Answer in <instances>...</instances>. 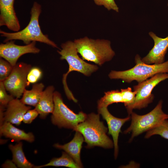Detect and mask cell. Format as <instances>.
<instances>
[{
    "label": "cell",
    "mask_w": 168,
    "mask_h": 168,
    "mask_svg": "<svg viewBox=\"0 0 168 168\" xmlns=\"http://www.w3.org/2000/svg\"><path fill=\"white\" fill-rule=\"evenodd\" d=\"M13 67L4 59L0 58V82H3L11 74Z\"/></svg>",
    "instance_id": "603a6c76"
},
{
    "label": "cell",
    "mask_w": 168,
    "mask_h": 168,
    "mask_svg": "<svg viewBox=\"0 0 168 168\" xmlns=\"http://www.w3.org/2000/svg\"><path fill=\"white\" fill-rule=\"evenodd\" d=\"M44 87L42 83H35L30 90H24L20 100L23 104L35 107L42 95Z\"/></svg>",
    "instance_id": "ac0fdd59"
},
{
    "label": "cell",
    "mask_w": 168,
    "mask_h": 168,
    "mask_svg": "<svg viewBox=\"0 0 168 168\" xmlns=\"http://www.w3.org/2000/svg\"><path fill=\"white\" fill-rule=\"evenodd\" d=\"M39 114V113L35 108L28 110L24 115L23 122L25 124H29L35 119Z\"/></svg>",
    "instance_id": "4316f807"
},
{
    "label": "cell",
    "mask_w": 168,
    "mask_h": 168,
    "mask_svg": "<svg viewBox=\"0 0 168 168\" xmlns=\"http://www.w3.org/2000/svg\"><path fill=\"white\" fill-rule=\"evenodd\" d=\"M95 4L99 6H103L108 10H113L119 12V8L114 0H93Z\"/></svg>",
    "instance_id": "484cf974"
},
{
    "label": "cell",
    "mask_w": 168,
    "mask_h": 168,
    "mask_svg": "<svg viewBox=\"0 0 168 168\" xmlns=\"http://www.w3.org/2000/svg\"><path fill=\"white\" fill-rule=\"evenodd\" d=\"M73 41L82 59L100 66L111 60L115 54L108 40H94L86 36Z\"/></svg>",
    "instance_id": "3957f363"
},
{
    "label": "cell",
    "mask_w": 168,
    "mask_h": 168,
    "mask_svg": "<svg viewBox=\"0 0 168 168\" xmlns=\"http://www.w3.org/2000/svg\"><path fill=\"white\" fill-rule=\"evenodd\" d=\"M42 72L38 67H32L29 71L27 76V86L30 83H35L41 78Z\"/></svg>",
    "instance_id": "cb8c5ba5"
},
{
    "label": "cell",
    "mask_w": 168,
    "mask_h": 168,
    "mask_svg": "<svg viewBox=\"0 0 168 168\" xmlns=\"http://www.w3.org/2000/svg\"><path fill=\"white\" fill-rule=\"evenodd\" d=\"M158 135L168 139V120L166 119L161 124L147 132L145 137L149 138L151 136Z\"/></svg>",
    "instance_id": "7402d4cb"
},
{
    "label": "cell",
    "mask_w": 168,
    "mask_h": 168,
    "mask_svg": "<svg viewBox=\"0 0 168 168\" xmlns=\"http://www.w3.org/2000/svg\"><path fill=\"white\" fill-rule=\"evenodd\" d=\"M154 42V45L148 54L142 60L149 64H159L164 62L165 55L168 49V36L158 37L152 32L149 33Z\"/></svg>",
    "instance_id": "7c38bea8"
},
{
    "label": "cell",
    "mask_w": 168,
    "mask_h": 168,
    "mask_svg": "<svg viewBox=\"0 0 168 168\" xmlns=\"http://www.w3.org/2000/svg\"><path fill=\"white\" fill-rule=\"evenodd\" d=\"M15 0H0V26H5L15 32L20 25L14 8Z\"/></svg>",
    "instance_id": "4fadbf2b"
},
{
    "label": "cell",
    "mask_w": 168,
    "mask_h": 168,
    "mask_svg": "<svg viewBox=\"0 0 168 168\" xmlns=\"http://www.w3.org/2000/svg\"><path fill=\"white\" fill-rule=\"evenodd\" d=\"M30 64L24 62L17 63L13 67L8 77L3 82L10 94L16 98L22 95L27 86V76L32 68Z\"/></svg>",
    "instance_id": "9c48e42d"
},
{
    "label": "cell",
    "mask_w": 168,
    "mask_h": 168,
    "mask_svg": "<svg viewBox=\"0 0 168 168\" xmlns=\"http://www.w3.org/2000/svg\"><path fill=\"white\" fill-rule=\"evenodd\" d=\"M167 79L168 73H159L134 86V91L137 92L135 100L132 105L126 107L128 114H131L133 109L147 107L154 99V95L152 93L153 88L161 82Z\"/></svg>",
    "instance_id": "ba28073f"
},
{
    "label": "cell",
    "mask_w": 168,
    "mask_h": 168,
    "mask_svg": "<svg viewBox=\"0 0 168 168\" xmlns=\"http://www.w3.org/2000/svg\"><path fill=\"white\" fill-rule=\"evenodd\" d=\"M16 164L13 162L10 161H6L3 165V167H16Z\"/></svg>",
    "instance_id": "83f0119b"
},
{
    "label": "cell",
    "mask_w": 168,
    "mask_h": 168,
    "mask_svg": "<svg viewBox=\"0 0 168 168\" xmlns=\"http://www.w3.org/2000/svg\"><path fill=\"white\" fill-rule=\"evenodd\" d=\"M3 82H0V105L6 108L8 104L14 99V97L8 94Z\"/></svg>",
    "instance_id": "d4e9b609"
},
{
    "label": "cell",
    "mask_w": 168,
    "mask_h": 168,
    "mask_svg": "<svg viewBox=\"0 0 168 168\" xmlns=\"http://www.w3.org/2000/svg\"><path fill=\"white\" fill-rule=\"evenodd\" d=\"M54 108L51 119L53 124L59 128L73 130L77 125L86 119L87 114L82 111L76 114L64 103L61 95L58 91L54 94Z\"/></svg>",
    "instance_id": "52a82bcc"
},
{
    "label": "cell",
    "mask_w": 168,
    "mask_h": 168,
    "mask_svg": "<svg viewBox=\"0 0 168 168\" xmlns=\"http://www.w3.org/2000/svg\"><path fill=\"white\" fill-rule=\"evenodd\" d=\"M42 12L41 6L36 2H34L30 12V20L25 28L21 31L14 32H8L0 30L2 37L5 38L4 42L11 40L22 41L25 44L32 42H39L57 48V45L50 40L47 35L42 32L39 22V18Z\"/></svg>",
    "instance_id": "6da1fadb"
},
{
    "label": "cell",
    "mask_w": 168,
    "mask_h": 168,
    "mask_svg": "<svg viewBox=\"0 0 168 168\" xmlns=\"http://www.w3.org/2000/svg\"><path fill=\"white\" fill-rule=\"evenodd\" d=\"M76 132L73 138L70 142L64 145L56 143L54 144V146L58 149L63 150L82 168L83 166L81 160L80 153L84 139L80 132Z\"/></svg>",
    "instance_id": "9a60e30c"
},
{
    "label": "cell",
    "mask_w": 168,
    "mask_h": 168,
    "mask_svg": "<svg viewBox=\"0 0 168 168\" xmlns=\"http://www.w3.org/2000/svg\"><path fill=\"white\" fill-rule=\"evenodd\" d=\"M36 42L33 41L25 45H19L11 40L1 43L0 44V57L14 67L17 63L19 58L22 55L27 54L39 53L40 49L36 47Z\"/></svg>",
    "instance_id": "30bf717a"
},
{
    "label": "cell",
    "mask_w": 168,
    "mask_h": 168,
    "mask_svg": "<svg viewBox=\"0 0 168 168\" xmlns=\"http://www.w3.org/2000/svg\"><path fill=\"white\" fill-rule=\"evenodd\" d=\"M54 88L53 86H48L44 90L41 97L35 109L42 119H45L50 113H52L54 108Z\"/></svg>",
    "instance_id": "2e32d148"
},
{
    "label": "cell",
    "mask_w": 168,
    "mask_h": 168,
    "mask_svg": "<svg viewBox=\"0 0 168 168\" xmlns=\"http://www.w3.org/2000/svg\"><path fill=\"white\" fill-rule=\"evenodd\" d=\"M99 114H100L103 118L106 121L108 128V133L112 136L114 147V155L116 159L119 152L118 145V138L122 126L130 119V116L123 119L116 118L112 115L109 112L107 107H103L98 108Z\"/></svg>",
    "instance_id": "8fae6325"
},
{
    "label": "cell",
    "mask_w": 168,
    "mask_h": 168,
    "mask_svg": "<svg viewBox=\"0 0 168 168\" xmlns=\"http://www.w3.org/2000/svg\"><path fill=\"white\" fill-rule=\"evenodd\" d=\"M0 133L1 135L11 138L15 142L23 140L32 142L35 140L34 136L32 133H26L8 122H4L0 125Z\"/></svg>",
    "instance_id": "e0dca14e"
},
{
    "label": "cell",
    "mask_w": 168,
    "mask_h": 168,
    "mask_svg": "<svg viewBox=\"0 0 168 168\" xmlns=\"http://www.w3.org/2000/svg\"><path fill=\"white\" fill-rule=\"evenodd\" d=\"M135 66L129 69L124 71H111L109 74V77L112 79H121L128 83L133 81L140 83L157 73H168V60L159 64H147L137 54L135 57Z\"/></svg>",
    "instance_id": "5b68a950"
},
{
    "label": "cell",
    "mask_w": 168,
    "mask_h": 168,
    "mask_svg": "<svg viewBox=\"0 0 168 168\" xmlns=\"http://www.w3.org/2000/svg\"></svg>",
    "instance_id": "f1b7e54d"
},
{
    "label": "cell",
    "mask_w": 168,
    "mask_h": 168,
    "mask_svg": "<svg viewBox=\"0 0 168 168\" xmlns=\"http://www.w3.org/2000/svg\"><path fill=\"white\" fill-rule=\"evenodd\" d=\"M61 49L57 50L60 55L61 60H65L69 65L68 72L63 75V83L64 89L68 99L74 100L75 98L71 91L69 90L66 82V78L68 74L73 71L82 73L89 77L98 69L96 65L88 63L78 55V52L75 44L72 41H68L61 44Z\"/></svg>",
    "instance_id": "277c9868"
},
{
    "label": "cell",
    "mask_w": 168,
    "mask_h": 168,
    "mask_svg": "<svg viewBox=\"0 0 168 168\" xmlns=\"http://www.w3.org/2000/svg\"><path fill=\"white\" fill-rule=\"evenodd\" d=\"M31 107L23 104L18 98L14 99L7 105L3 113L0 125L4 122H8L16 125H20L23 121L26 112Z\"/></svg>",
    "instance_id": "5bb4252c"
},
{
    "label": "cell",
    "mask_w": 168,
    "mask_h": 168,
    "mask_svg": "<svg viewBox=\"0 0 168 168\" xmlns=\"http://www.w3.org/2000/svg\"><path fill=\"white\" fill-rule=\"evenodd\" d=\"M162 101L160 100L152 110L145 114L139 115L132 112L131 124L124 132V134L131 133L129 142L136 136L148 131L168 119V114L162 110Z\"/></svg>",
    "instance_id": "8992f818"
},
{
    "label": "cell",
    "mask_w": 168,
    "mask_h": 168,
    "mask_svg": "<svg viewBox=\"0 0 168 168\" xmlns=\"http://www.w3.org/2000/svg\"><path fill=\"white\" fill-rule=\"evenodd\" d=\"M122 91L113 90L105 92L104 96L98 102V108L107 107L114 103L125 102L124 95Z\"/></svg>",
    "instance_id": "ffe728a7"
},
{
    "label": "cell",
    "mask_w": 168,
    "mask_h": 168,
    "mask_svg": "<svg viewBox=\"0 0 168 168\" xmlns=\"http://www.w3.org/2000/svg\"><path fill=\"white\" fill-rule=\"evenodd\" d=\"M48 166H64L71 168H80L74 160L65 152H63L60 157L53 158L48 163L41 166H35L34 168H40Z\"/></svg>",
    "instance_id": "44dd1931"
},
{
    "label": "cell",
    "mask_w": 168,
    "mask_h": 168,
    "mask_svg": "<svg viewBox=\"0 0 168 168\" xmlns=\"http://www.w3.org/2000/svg\"><path fill=\"white\" fill-rule=\"evenodd\" d=\"M74 130L82 135L87 148L99 146L110 148L114 146L113 142L106 134L107 128L100 120L99 114L92 113L87 115L85 120L79 124Z\"/></svg>",
    "instance_id": "7a4b0ae2"
},
{
    "label": "cell",
    "mask_w": 168,
    "mask_h": 168,
    "mask_svg": "<svg viewBox=\"0 0 168 168\" xmlns=\"http://www.w3.org/2000/svg\"><path fill=\"white\" fill-rule=\"evenodd\" d=\"M9 148L12 154L13 162L20 168H34L35 166L29 162L25 156L22 149V143L19 142L15 145L10 144Z\"/></svg>",
    "instance_id": "d6986e66"
}]
</instances>
